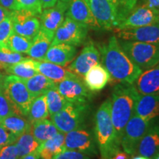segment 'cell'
<instances>
[{
  "mask_svg": "<svg viewBox=\"0 0 159 159\" xmlns=\"http://www.w3.org/2000/svg\"><path fill=\"white\" fill-rule=\"evenodd\" d=\"M111 99V115L117 139L121 143L125 125L134 115L140 94L134 84L121 83L113 89Z\"/></svg>",
  "mask_w": 159,
  "mask_h": 159,
  "instance_id": "2",
  "label": "cell"
},
{
  "mask_svg": "<svg viewBox=\"0 0 159 159\" xmlns=\"http://www.w3.org/2000/svg\"><path fill=\"white\" fill-rule=\"evenodd\" d=\"M111 98L105 99L97 110L94 119V138L102 159H111L120 151L121 143L111 119Z\"/></svg>",
  "mask_w": 159,
  "mask_h": 159,
  "instance_id": "3",
  "label": "cell"
},
{
  "mask_svg": "<svg viewBox=\"0 0 159 159\" xmlns=\"http://www.w3.org/2000/svg\"><path fill=\"white\" fill-rule=\"evenodd\" d=\"M42 159H43V158H42Z\"/></svg>",
  "mask_w": 159,
  "mask_h": 159,
  "instance_id": "53",
  "label": "cell"
},
{
  "mask_svg": "<svg viewBox=\"0 0 159 159\" xmlns=\"http://www.w3.org/2000/svg\"><path fill=\"white\" fill-rule=\"evenodd\" d=\"M57 90L66 100L75 104H87L92 98L91 91L79 77L66 79L56 83Z\"/></svg>",
  "mask_w": 159,
  "mask_h": 159,
  "instance_id": "12",
  "label": "cell"
},
{
  "mask_svg": "<svg viewBox=\"0 0 159 159\" xmlns=\"http://www.w3.org/2000/svg\"><path fill=\"white\" fill-rule=\"evenodd\" d=\"M3 76H4V75L3 74H2L1 72H0V83L2 82V79H3Z\"/></svg>",
  "mask_w": 159,
  "mask_h": 159,
  "instance_id": "50",
  "label": "cell"
},
{
  "mask_svg": "<svg viewBox=\"0 0 159 159\" xmlns=\"http://www.w3.org/2000/svg\"><path fill=\"white\" fill-rule=\"evenodd\" d=\"M39 158H40L39 152H38V150H36L33 152H32V153L27 155V156H24L20 159H39Z\"/></svg>",
  "mask_w": 159,
  "mask_h": 159,
  "instance_id": "47",
  "label": "cell"
},
{
  "mask_svg": "<svg viewBox=\"0 0 159 159\" xmlns=\"http://www.w3.org/2000/svg\"><path fill=\"white\" fill-rule=\"evenodd\" d=\"M15 144L18 150L19 159L33 152L40 145L32 134L31 130L18 137Z\"/></svg>",
  "mask_w": 159,
  "mask_h": 159,
  "instance_id": "31",
  "label": "cell"
},
{
  "mask_svg": "<svg viewBox=\"0 0 159 159\" xmlns=\"http://www.w3.org/2000/svg\"><path fill=\"white\" fill-rule=\"evenodd\" d=\"M139 0H119L117 7V25L128 14ZM117 26V25H116Z\"/></svg>",
  "mask_w": 159,
  "mask_h": 159,
  "instance_id": "37",
  "label": "cell"
},
{
  "mask_svg": "<svg viewBox=\"0 0 159 159\" xmlns=\"http://www.w3.org/2000/svg\"><path fill=\"white\" fill-rule=\"evenodd\" d=\"M117 39L152 43L159 46V23L138 28L115 30Z\"/></svg>",
  "mask_w": 159,
  "mask_h": 159,
  "instance_id": "16",
  "label": "cell"
},
{
  "mask_svg": "<svg viewBox=\"0 0 159 159\" xmlns=\"http://www.w3.org/2000/svg\"><path fill=\"white\" fill-rule=\"evenodd\" d=\"M77 50L75 46L61 43L51 45L42 61L66 66L76 57Z\"/></svg>",
  "mask_w": 159,
  "mask_h": 159,
  "instance_id": "18",
  "label": "cell"
},
{
  "mask_svg": "<svg viewBox=\"0 0 159 159\" xmlns=\"http://www.w3.org/2000/svg\"><path fill=\"white\" fill-rule=\"evenodd\" d=\"M66 16L86 26L89 29L94 30H100L88 2L85 0H67Z\"/></svg>",
  "mask_w": 159,
  "mask_h": 159,
  "instance_id": "15",
  "label": "cell"
},
{
  "mask_svg": "<svg viewBox=\"0 0 159 159\" xmlns=\"http://www.w3.org/2000/svg\"><path fill=\"white\" fill-rule=\"evenodd\" d=\"M22 80L34 99L45 94L49 89L55 85V82L40 73H38L30 78Z\"/></svg>",
  "mask_w": 159,
  "mask_h": 159,
  "instance_id": "26",
  "label": "cell"
},
{
  "mask_svg": "<svg viewBox=\"0 0 159 159\" xmlns=\"http://www.w3.org/2000/svg\"><path fill=\"white\" fill-rule=\"evenodd\" d=\"M16 114L21 115L7 97L2 80L0 83V122L4 119Z\"/></svg>",
  "mask_w": 159,
  "mask_h": 159,
  "instance_id": "34",
  "label": "cell"
},
{
  "mask_svg": "<svg viewBox=\"0 0 159 159\" xmlns=\"http://www.w3.org/2000/svg\"><path fill=\"white\" fill-rule=\"evenodd\" d=\"M11 12L9 10L6 9L5 7H2V5H0V23L2 22L4 20L11 16Z\"/></svg>",
  "mask_w": 159,
  "mask_h": 159,
  "instance_id": "43",
  "label": "cell"
},
{
  "mask_svg": "<svg viewBox=\"0 0 159 159\" xmlns=\"http://www.w3.org/2000/svg\"><path fill=\"white\" fill-rule=\"evenodd\" d=\"M85 1H86L87 2H88V4H89V0H85Z\"/></svg>",
  "mask_w": 159,
  "mask_h": 159,
  "instance_id": "52",
  "label": "cell"
},
{
  "mask_svg": "<svg viewBox=\"0 0 159 159\" xmlns=\"http://www.w3.org/2000/svg\"><path fill=\"white\" fill-rule=\"evenodd\" d=\"M134 85L139 94L159 95V65L142 71Z\"/></svg>",
  "mask_w": 159,
  "mask_h": 159,
  "instance_id": "19",
  "label": "cell"
},
{
  "mask_svg": "<svg viewBox=\"0 0 159 159\" xmlns=\"http://www.w3.org/2000/svg\"><path fill=\"white\" fill-rule=\"evenodd\" d=\"M0 159H19L18 150L15 143L0 149Z\"/></svg>",
  "mask_w": 159,
  "mask_h": 159,
  "instance_id": "40",
  "label": "cell"
},
{
  "mask_svg": "<svg viewBox=\"0 0 159 159\" xmlns=\"http://www.w3.org/2000/svg\"><path fill=\"white\" fill-rule=\"evenodd\" d=\"M159 23V10L147 5L135 6L128 15L119 22L115 30L134 29L152 24Z\"/></svg>",
  "mask_w": 159,
  "mask_h": 159,
  "instance_id": "10",
  "label": "cell"
},
{
  "mask_svg": "<svg viewBox=\"0 0 159 159\" xmlns=\"http://www.w3.org/2000/svg\"><path fill=\"white\" fill-rule=\"evenodd\" d=\"M131 159H152V158H147V157L142 156H135V157H134V158H132Z\"/></svg>",
  "mask_w": 159,
  "mask_h": 159,
  "instance_id": "49",
  "label": "cell"
},
{
  "mask_svg": "<svg viewBox=\"0 0 159 159\" xmlns=\"http://www.w3.org/2000/svg\"><path fill=\"white\" fill-rule=\"evenodd\" d=\"M85 86L91 92H98L102 90L111 80V77L106 69L97 63L89 69L83 77Z\"/></svg>",
  "mask_w": 159,
  "mask_h": 159,
  "instance_id": "23",
  "label": "cell"
},
{
  "mask_svg": "<svg viewBox=\"0 0 159 159\" xmlns=\"http://www.w3.org/2000/svg\"><path fill=\"white\" fill-rule=\"evenodd\" d=\"M53 159H93L82 152L75 150H65L62 152L57 155Z\"/></svg>",
  "mask_w": 159,
  "mask_h": 159,
  "instance_id": "41",
  "label": "cell"
},
{
  "mask_svg": "<svg viewBox=\"0 0 159 159\" xmlns=\"http://www.w3.org/2000/svg\"><path fill=\"white\" fill-rule=\"evenodd\" d=\"M55 33L40 28L39 31L32 40L31 47L27 55L32 59L42 61L46 53L52 42Z\"/></svg>",
  "mask_w": 159,
  "mask_h": 159,
  "instance_id": "20",
  "label": "cell"
},
{
  "mask_svg": "<svg viewBox=\"0 0 159 159\" xmlns=\"http://www.w3.org/2000/svg\"><path fill=\"white\" fill-rule=\"evenodd\" d=\"M102 66L111 77V81L134 84L142 70L130 59L119 43L116 35H112L108 42L99 46Z\"/></svg>",
  "mask_w": 159,
  "mask_h": 159,
  "instance_id": "1",
  "label": "cell"
},
{
  "mask_svg": "<svg viewBox=\"0 0 159 159\" xmlns=\"http://www.w3.org/2000/svg\"><path fill=\"white\" fill-rule=\"evenodd\" d=\"M64 141L65 134L58 132L54 136L39 145L37 150L39 152L40 157L43 159H53L57 155L66 150Z\"/></svg>",
  "mask_w": 159,
  "mask_h": 159,
  "instance_id": "25",
  "label": "cell"
},
{
  "mask_svg": "<svg viewBox=\"0 0 159 159\" xmlns=\"http://www.w3.org/2000/svg\"><path fill=\"white\" fill-rule=\"evenodd\" d=\"M27 116V120L31 125L37 121L48 118L49 113L45 94L33 99Z\"/></svg>",
  "mask_w": 159,
  "mask_h": 159,
  "instance_id": "30",
  "label": "cell"
},
{
  "mask_svg": "<svg viewBox=\"0 0 159 159\" xmlns=\"http://www.w3.org/2000/svg\"><path fill=\"white\" fill-rule=\"evenodd\" d=\"M59 131L52 121L42 119L32 124L31 133L39 144L54 136Z\"/></svg>",
  "mask_w": 159,
  "mask_h": 159,
  "instance_id": "27",
  "label": "cell"
},
{
  "mask_svg": "<svg viewBox=\"0 0 159 159\" xmlns=\"http://www.w3.org/2000/svg\"><path fill=\"white\" fill-rule=\"evenodd\" d=\"M89 5L100 29L114 30L117 25V11L109 0H89Z\"/></svg>",
  "mask_w": 159,
  "mask_h": 159,
  "instance_id": "14",
  "label": "cell"
},
{
  "mask_svg": "<svg viewBox=\"0 0 159 159\" xmlns=\"http://www.w3.org/2000/svg\"><path fill=\"white\" fill-rule=\"evenodd\" d=\"M0 125H2L4 128L17 137H19L25 133L30 131L32 128L30 122L19 114L13 115L4 119L0 122Z\"/></svg>",
  "mask_w": 159,
  "mask_h": 159,
  "instance_id": "28",
  "label": "cell"
},
{
  "mask_svg": "<svg viewBox=\"0 0 159 159\" xmlns=\"http://www.w3.org/2000/svg\"><path fill=\"white\" fill-rule=\"evenodd\" d=\"M18 137L0 125V149L7 145L14 144Z\"/></svg>",
  "mask_w": 159,
  "mask_h": 159,
  "instance_id": "39",
  "label": "cell"
},
{
  "mask_svg": "<svg viewBox=\"0 0 159 159\" xmlns=\"http://www.w3.org/2000/svg\"><path fill=\"white\" fill-rule=\"evenodd\" d=\"M35 65L38 72L44 75L45 77L50 79L55 83L61 82L66 79L79 77L74 73L69 71L67 69L63 68V66L50 62L40 61L35 60Z\"/></svg>",
  "mask_w": 159,
  "mask_h": 159,
  "instance_id": "24",
  "label": "cell"
},
{
  "mask_svg": "<svg viewBox=\"0 0 159 159\" xmlns=\"http://www.w3.org/2000/svg\"><path fill=\"white\" fill-rule=\"evenodd\" d=\"M45 96L50 116L61 111L67 102L57 90L56 83L55 86L52 87L45 93Z\"/></svg>",
  "mask_w": 159,
  "mask_h": 159,
  "instance_id": "32",
  "label": "cell"
},
{
  "mask_svg": "<svg viewBox=\"0 0 159 159\" xmlns=\"http://www.w3.org/2000/svg\"><path fill=\"white\" fill-rule=\"evenodd\" d=\"M109 1H110V2L112 4L113 6H114V7L116 9V11H117V7H118L119 0H109Z\"/></svg>",
  "mask_w": 159,
  "mask_h": 159,
  "instance_id": "48",
  "label": "cell"
},
{
  "mask_svg": "<svg viewBox=\"0 0 159 159\" xmlns=\"http://www.w3.org/2000/svg\"><path fill=\"white\" fill-rule=\"evenodd\" d=\"M16 1L20 10H28L33 12L39 16L43 11L41 0H16Z\"/></svg>",
  "mask_w": 159,
  "mask_h": 159,
  "instance_id": "38",
  "label": "cell"
},
{
  "mask_svg": "<svg viewBox=\"0 0 159 159\" xmlns=\"http://www.w3.org/2000/svg\"><path fill=\"white\" fill-rule=\"evenodd\" d=\"M153 159H159V154L157 155V156L156 157H154Z\"/></svg>",
  "mask_w": 159,
  "mask_h": 159,
  "instance_id": "51",
  "label": "cell"
},
{
  "mask_svg": "<svg viewBox=\"0 0 159 159\" xmlns=\"http://www.w3.org/2000/svg\"><path fill=\"white\" fill-rule=\"evenodd\" d=\"M129 156L130 155L125 152V151L122 152V151L120 150L117 153L115 154L111 159H129Z\"/></svg>",
  "mask_w": 159,
  "mask_h": 159,
  "instance_id": "46",
  "label": "cell"
},
{
  "mask_svg": "<svg viewBox=\"0 0 159 159\" xmlns=\"http://www.w3.org/2000/svg\"><path fill=\"white\" fill-rule=\"evenodd\" d=\"M3 86L11 102L21 116H27L33 98L23 80L15 75H4Z\"/></svg>",
  "mask_w": 159,
  "mask_h": 159,
  "instance_id": "6",
  "label": "cell"
},
{
  "mask_svg": "<svg viewBox=\"0 0 159 159\" xmlns=\"http://www.w3.org/2000/svg\"><path fill=\"white\" fill-rule=\"evenodd\" d=\"M144 4L150 7L159 10V0H144Z\"/></svg>",
  "mask_w": 159,
  "mask_h": 159,
  "instance_id": "45",
  "label": "cell"
},
{
  "mask_svg": "<svg viewBox=\"0 0 159 159\" xmlns=\"http://www.w3.org/2000/svg\"><path fill=\"white\" fill-rule=\"evenodd\" d=\"M134 114L149 122L158 116L159 115V95L140 94L135 107Z\"/></svg>",
  "mask_w": 159,
  "mask_h": 159,
  "instance_id": "22",
  "label": "cell"
},
{
  "mask_svg": "<svg viewBox=\"0 0 159 159\" xmlns=\"http://www.w3.org/2000/svg\"><path fill=\"white\" fill-rule=\"evenodd\" d=\"M11 18L13 32L31 41L41 28L39 16L28 10L12 11Z\"/></svg>",
  "mask_w": 159,
  "mask_h": 159,
  "instance_id": "11",
  "label": "cell"
},
{
  "mask_svg": "<svg viewBox=\"0 0 159 159\" xmlns=\"http://www.w3.org/2000/svg\"><path fill=\"white\" fill-rule=\"evenodd\" d=\"M13 31L11 18L9 16L0 23V49H7V42Z\"/></svg>",
  "mask_w": 159,
  "mask_h": 159,
  "instance_id": "36",
  "label": "cell"
},
{
  "mask_svg": "<svg viewBox=\"0 0 159 159\" xmlns=\"http://www.w3.org/2000/svg\"><path fill=\"white\" fill-rule=\"evenodd\" d=\"M151 126V122L146 121L134 114L125 125L121 139V146L125 152L136 155L141 139Z\"/></svg>",
  "mask_w": 159,
  "mask_h": 159,
  "instance_id": "7",
  "label": "cell"
},
{
  "mask_svg": "<svg viewBox=\"0 0 159 159\" xmlns=\"http://www.w3.org/2000/svg\"><path fill=\"white\" fill-rule=\"evenodd\" d=\"M64 144L66 150L77 151L91 158L98 156V148L94 135L85 128L65 134Z\"/></svg>",
  "mask_w": 159,
  "mask_h": 159,
  "instance_id": "9",
  "label": "cell"
},
{
  "mask_svg": "<svg viewBox=\"0 0 159 159\" xmlns=\"http://www.w3.org/2000/svg\"><path fill=\"white\" fill-rule=\"evenodd\" d=\"M26 57L21 54L13 52L8 49H0V69H5L12 64L21 62Z\"/></svg>",
  "mask_w": 159,
  "mask_h": 159,
  "instance_id": "35",
  "label": "cell"
},
{
  "mask_svg": "<svg viewBox=\"0 0 159 159\" xmlns=\"http://www.w3.org/2000/svg\"><path fill=\"white\" fill-rule=\"evenodd\" d=\"M67 0H57L52 7L43 9L39 16L41 27L55 33L66 17Z\"/></svg>",
  "mask_w": 159,
  "mask_h": 159,
  "instance_id": "17",
  "label": "cell"
},
{
  "mask_svg": "<svg viewBox=\"0 0 159 159\" xmlns=\"http://www.w3.org/2000/svg\"><path fill=\"white\" fill-rule=\"evenodd\" d=\"M0 5L11 11L20 10L16 0H0Z\"/></svg>",
  "mask_w": 159,
  "mask_h": 159,
  "instance_id": "42",
  "label": "cell"
},
{
  "mask_svg": "<svg viewBox=\"0 0 159 159\" xmlns=\"http://www.w3.org/2000/svg\"><path fill=\"white\" fill-rule=\"evenodd\" d=\"M57 2V0H41V7L43 9L48 8V7L54 6Z\"/></svg>",
  "mask_w": 159,
  "mask_h": 159,
  "instance_id": "44",
  "label": "cell"
},
{
  "mask_svg": "<svg viewBox=\"0 0 159 159\" xmlns=\"http://www.w3.org/2000/svg\"><path fill=\"white\" fill-rule=\"evenodd\" d=\"M100 61V52L91 41L83 47L76 58L70 63L67 69L77 77L83 78L87 71Z\"/></svg>",
  "mask_w": 159,
  "mask_h": 159,
  "instance_id": "13",
  "label": "cell"
},
{
  "mask_svg": "<svg viewBox=\"0 0 159 159\" xmlns=\"http://www.w3.org/2000/svg\"><path fill=\"white\" fill-rule=\"evenodd\" d=\"M119 43L131 61L142 70L159 63V46L152 43L119 39Z\"/></svg>",
  "mask_w": 159,
  "mask_h": 159,
  "instance_id": "5",
  "label": "cell"
},
{
  "mask_svg": "<svg viewBox=\"0 0 159 159\" xmlns=\"http://www.w3.org/2000/svg\"><path fill=\"white\" fill-rule=\"evenodd\" d=\"M31 44V40L17 34L13 31L7 42V48L13 52L27 54L30 48Z\"/></svg>",
  "mask_w": 159,
  "mask_h": 159,
  "instance_id": "33",
  "label": "cell"
},
{
  "mask_svg": "<svg viewBox=\"0 0 159 159\" xmlns=\"http://www.w3.org/2000/svg\"><path fill=\"white\" fill-rule=\"evenodd\" d=\"M89 109V103L75 104L67 102L61 111L50 116L51 121L59 132L67 134L71 130L84 128Z\"/></svg>",
  "mask_w": 159,
  "mask_h": 159,
  "instance_id": "4",
  "label": "cell"
},
{
  "mask_svg": "<svg viewBox=\"0 0 159 159\" xmlns=\"http://www.w3.org/2000/svg\"><path fill=\"white\" fill-rule=\"evenodd\" d=\"M89 30V28L86 26L66 16L62 24L55 32L51 45L64 43L78 47L84 42Z\"/></svg>",
  "mask_w": 159,
  "mask_h": 159,
  "instance_id": "8",
  "label": "cell"
},
{
  "mask_svg": "<svg viewBox=\"0 0 159 159\" xmlns=\"http://www.w3.org/2000/svg\"><path fill=\"white\" fill-rule=\"evenodd\" d=\"M136 154L152 159L159 154V125H151L141 139Z\"/></svg>",
  "mask_w": 159,
  "mask_h": 159,
  "instance_id": "21",
  "label": "cell"
},
{
  "mask_svg": "<svg viewBox=\"0 0 159 159\" xmlns=\"http://www.w3.org/2000/svg\"><path fill=\"white\" fill-rule=\"evenodd\" d=\"M35 61L34 59L26 57L21 62L11 65L5 71L8 74L15 75L22 80L29 79L39 73L35 68Z\"/></svg>",
  "mask_w": 159,
  "mask_h": 159,
  "instance_id": "29",
  "label": "cell"
}]
</instances>
